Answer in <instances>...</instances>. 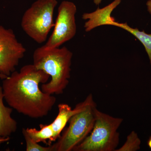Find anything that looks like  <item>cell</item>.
I'll return each mask as SVG.
<instances>
[{"label": "cell", "instance_id": "obj_15", "mask_svg": "<svg viewBox=\"0 0 151 151\" xmlns=\"http://www.w3.org/2000/svg\"><path fill=\"white\" fill-rule=\"evenodd\" d=\"M94 4L96 5H99V4L102 2V0H93Z\"/></svg>", "mask_w": 151, "mask_h": 151}, {"label": "cell", "instance_id": "obj_7", "mask_svg": "<svg viewBox=\"0 0 151 151\" xmlns=\"http://www.w3.org/2000/svg\"><path fill=\"white\" fill-rule=\"evenodd\" d=\"M76 6L72 2L63 1L58 8V14L55 23L54 29L46 44L45 48L59 47L70 40L76 32L75 14Z\"/></svg>", "mask_w": 151, "mask_h": 151}, {"label": "cell", "instance_id": "obj_13", "mask_svg": "<svg viewBox=\"0 0 151 151\" xmlns=\"http://www.w3.org/2000/svg\"><path fill=\"white\" fill-rule=\"evenodd\" d=\"M22 134L26 142L27 151H53L51 145L47 147H43L38 143L33 140L27 134L25 128L22 129Z\"/></svg>", "mask_w": 151, "mask_h": 151}, {"label": "cell", "instance_id": "obj_8", "mask_svg": "<svg viewBox=\"0 0 151 151\" xmlns=\"http://www.w3.org/2000/svg\"><path fill=\"white\" fill-rule=\"evenodd\" d=\"M26 51L13 31L0 25V74L9 76L15 70Z\"/></svg>", "mask_w": 151, "mask_h": 151}, {"label": "cell", "instance_id": "obj_3", "mask_svg": "<svg viewBox=\"0 0 151 151\" xmlns=\"http://www.w3.org/2000/svg\"><path fill=\"white\" fill-rule=\"evenodd\" d=\"M123 119L115 118L96 109L92 131L74 151H115L119 145L118 129Z\"/></svg>", "mask_w": 151, "mask_h": 151}, {"label": "cell", "instance_id": "obj_5", "mask_svg": "<svg viewBox=\"0 0 151 151\" xmlns=\"http://www.w3.org/2000/svg\"><path fill=\"white\" fill-rule=\"evenodd\" d=\"M96 109L93 99L82 111L73 115L68 122V127L57 142L51 145L53 151H73L84 140L94 127Z\"/></svg>", "mask_w": 151, "mask_h": 151}, {"label": "cell", "instance_id": "obj_2", "mask_svg": "<svg viewBox=\"0 0 151 151\" xmlns=\"http://www.w3.org/2000/svg\"><path fill=\"white\" fill-rule=\"evenodd\" d=\"M73 53L65 47L47 49L37 48L33 54V64L51 77L49 82L42 85V92L52 94L63 93L70 77Z\"/></svg>", "mask_w": 151, "mask_h": 151}, {"label": "cell", "instance_id": "obj_1", "mask_svg": "<svg viewBox=\"0 0 151 151\" xmlns=\"http://www.w3.org/2000/svg\"><path fill=\"white\" fill-rule=\"evenodd\" d=\"M50 76L33 64L24 65L3 79L4 98L11 108L32 119L48 115L56 103V97L42 92L39 85Z\"/></svg>", "mask_w": 151, "mask_h": 151}, {"label": "cell", "instance_id": "obj_12", "mask_svg": "<svg viewBox=\"0 0 151 151\" xmlns=\"http://www.w3.org/2000/svg\"><path fill=\"white\" fill-rule=\"evenodd\" d=\"M141 141L134 131H132L127 137L124 145L115 151H136L140 149Z\"/></svg>", "mask_w": 151, "mask_h": 151}, {"label": "cell", "instance_id": "obj_14", "mask_svg": "<svg viewBox=\"0 0 151 151\" xmlns=\"http://www.w3.org/2000/svg\"><path fill=\"white\" fill-rule=\"evenodd\" d=\"M146 5H147L148 12L151 14V0H149L147 1Z\"/></svg>", "mask_w": 151, "mask_h": 151}, {"label": "cell", "instance_id": "obj_10", "mask_svg": "<svg viewBox=\"0 0 151 151\" xmlns=\"http://www.w3.org/2000/svg\"><path fill=\"white\" fill-rule=\"evenodd\" d=\"M2 87L0 86V145L8 140L17 129V123L12 117L13 108L5 105Z\"/></svg>", "mask_w": 151, "mask_h": 151}, {"label": "cell", "instance_id": "obj_17", "mask_svg": "<svg viewBox=\"0 0 151 151\" xmlns=\"http://www.w3.org/2000/svg\"><path fill=\"white\" fill-rule=\"evenodd\" d=\"M8 77V76H6L2 75V74H0V78H1V79H4L5 78H6L7 77Z\"/></svg>", "mask_w": 151, "mask_h": 151}, {"label": "cell", "instance_id": "obj_9", "mask_svg": "<svg viewBox=\"0 0 151 151\" xmlns=\"http://www.w3.org/2000/svg\"><path fill=\"white\" fill-rule=\"evenodd\" d=\"M122 0H114L108 5L89 13H84L82 18L88 19L85 22L84 27L86 32H89L98 27L103 25L114 26L116 20L111 16L113 11L122 2Z\"/></svg>", "mask_w": 151, "mask_h": 151}, {"label": "cell", "instance_id": "obj_11", "mask_svg": "<svg viewBox=\"0 0 151 151\" xmlns=\"http://www.w3.org/2000/svg\"><path fill=\"white\" fill-rule=\"evenodd\" d=\"M114 26L121 28L132 34V35L137 38L145 47L146 52L148 55L150 62L151 63V34L146 33L144 31H141L139 30L137 28H133L130 27L127 23H120L116 22Z\"/></svg>", "mask_w": 151, "mask_h": 151}, {"label": "cell", "instance_id": "obj_6", "mask_svg": "<svg viewBox=\"0 0 151 151\" xmlns=\"http://www.w3.org/2000/svg\"><path fill=\"white\" fill-rule=\"evenodd\" d=\"M93 99L92 94H89L84 101L77 104L74 109L67 104H59L58 114L52 123L48 125L40 124L39 130L26 128L27 134L35 142L50 145L58 139L71 117L82 111Z\"/></svg>", "mask_w": 151, "mask_h": 151}, {"label": "cell", "instance_id": "obj_16", "mask_svg": "<svg viewBox=\"0 0 151 151\" xmlns=\"http://www.w3.org/2000/svg\"><path fill=\"white\" fill-rule=\"evenodd\" d=\"M147 145L151 149V137H150V138H149L147 142Z\"/></svg>", "mask_w": 151, "mask_h": 151}, {"label": "cell", "instance_id": "obj_4", "mask_svg": "<svg viewBox=\"0 0 151 151\" xmlns=\"http://www.w3.org/2000/svg\"><path fill=\"white\" fill-rule=\"evenodd\" d=\"M57 4V0H37L24 14L22 29L37 43L45 42L54 27L53 14Z\"/></svg>", "mask_w": 151, "mask_h": 151}]
</instances>
